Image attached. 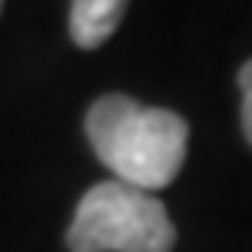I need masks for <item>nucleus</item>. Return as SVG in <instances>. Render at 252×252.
I'll use <instances>...</instances> for the list:
<instances>
[{
  "instance_id": "nucleus-1",
  "label": "nucleus",
  "mask_w": 252,
  "mask_h": 252,
  "mask_svg": "<svg viewBox=\"0 0 252 252\" xmlns=\"http://www.w3.org/2000/svg\"><path fill=\"white\" fill-rule=\"evenodd\" d=\"M85 134L115 180L160 190L184 167L190 128L170 108H148L128 95H102L85 115Z\"/></svg>"
},
{
  "instance_id": "nucleus-2",
  "label": "nucleus",
  "mask_w": 252,
  "mask_h": 252,
  "mask_svg": "<svg viewBox=\"0 0 252 252\" xmlns=\"http://www.w3.org/2000/svg\"><path fill=\"white\" fill-rule=\"evenodd\" d=\"M177 229L158 196L122 180L95 184L65 233L69 252H170Z\"/></svg>"
},
{
  "instance_id": "nucleus-3",
  "label": "nucleus",
  "mask_w": 252,
  "mask_h": 252,
  "mask_svg": "<svg viewBox=\"0 0 252 252\" xmlns=\"http://www.w3.org/2000/svg\"><path fill=\"white\" fill-rule=\"evenodd\" d=\"M125 7H128V0H72V10H69L72 43L82 49L102 46L118 30Z\"/></svg>"
},
{
  "instance_id": "nucleus-4",
  "label": "nucleus",
  "mask_w": 252,
  "mask_h": 252,
  "mask_svg": "<svg viewBox=\"0 0 252 252\" xmlns=\"http://www.w3.org/2000/svg\"><path fill=\"white\" fill-rule=\"evenodd\" d=\"M239 89H243V131L252 144V59L239 69Z\"/></svg>"
},
{
  "instance_id": "nucleus-5",
  "label": "nucleus",
  "mask_w": 252,
  "mask_h": 252,
  "mask_svg": "<svg viewBox=\"0 0 252 252\" xmlns=\"http://www.w3.org/2000/svg\"><path fill=\"white\" fill-rule=\"evenodd\" d=\"M0 7H3V0H0Z\"/></svg>"
}]
</instances>
